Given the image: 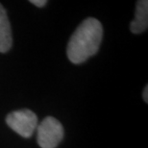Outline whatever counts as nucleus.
Returning <instances> with one entry per match:
<instances>
[{"label":"nucleus","instance_id":"1","mask_svg":"<svg viewBox=\"0 0 148 148\" xmlns=\"http://www.w3.org/2000/svg\"><path fill=\"white\" fill-rule=\"evenodd\" d=\"M103 37L101 22L94 17H88L80 24L70 37L66 55L72 64L84 63L98 52Z\"/></svg>","mask_w":148,"mask_h":148},{"label":"nucleus","instance_id":"2","mask_svg":"<svg viewBox=\"0 0 148 148\" xmlns=\"http://www.w3.org/2000/svg\"><path fill=\"white\" fill-rule=\"evenodd\" d=\"M64 134L60 121L47 116L37 127V141L41 148H56L63 140Z\"/></svg>","mask_w":148,"mask_h":148},{"label":"nucleus","instance_id":"3","mask_svg":"<svg viewBox=\"0 0 148 148\" xmlns=\"http://www.w3.org/2000/svg\"><path fill=\"white\" fill-rule=\"evenodd\" d=\"M6 123L22 138H31L38 127V116L27 109L14 111L6 117Z\"/></svg>","mask_w":148,"mask_h":148},{"label":"nucleus","instance_id":"4","mask_svg":"<svg viewBox=\"0 0 148 148\" xmlns=\"http://www.w3.org/2000/svg\"><path fill=\"white\" fill-rule=\"evenodd\" d=\"M148 27V1L140 0L136 4L135 17L130 23V30L133 34H140Z\"/></svg>","mask_w":148,"mask_h":148},{"label":"nucleus","instance_id":"5","mask_svg":"<svg viewBox=\"0 0 148 148\" xmlns=\"http://www.w3.org/2000/svg\"><path fill=\"white\" fill-rule=\"evenodd\" d=\"M13 45V37L10 21L4 7L0 3V52L6 53Z\"/></svg>","mask_w":148,"mask_h":148},{"label":"nucleus","instance_id":"6","mask_svg":"<svg viewBox=\"0 0 148 148\" xmlns=\"http://www.w3.org/2000/svg\"><path fill=\"white\" fill-rule=\"evenodd\" d=\"M30 3L35 5V6H37V7H38V8H42L46 5L47 1L46 0H31Z\"/></svg>","mask_w":148,"mask_h":148},{"label":"nucleus","instance_id":"7","mask_svg":"<svg viewBox=\"0 0 148 148\" xmlns=\"http://www.w3.org/2000/svg\"><path fill=\"white\" fill-rule=\"evenodd\" d=\"M143 100H144V101H145L146 103L148 102V87H147V86H145V88H144V90H143Z\"/></svg>","mask_w":148,"mask_h":148}]
</instances>
